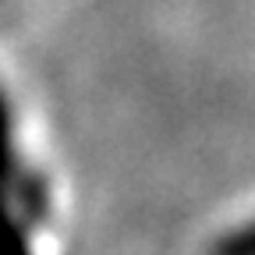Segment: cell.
Instances as JSON below:
<instances>
[{
  "label": "cell",
  "instance_id": "2",
  "mask_svg": "<svg viewBox=\"0 0 255 255\" xmlns=\"http://www.w3.org/2000/svg\"><path fill=\"white\" fill-rule=\"evenodd\" d=\"M213 255H255V227H245L231 238H223Z\"/></svg>",
  "mask_w": 255,
  "mask_h": 255
},
{
  "label": "cell",
  "instance_id": "1",
  "mask_svg": "<svg viewBox=\"0 0 255 255\" xmlns=\"http://www.w3.org/2000/svg\"><path fill=\"white\" fill-rule=\"evenodd\" d=\"M46 213L43 184L18 142L11 100L0 82V255H36V231Z\"/></svg>",
  "mask_w": 255,
  "mask_h": 255
}]
</instances>
